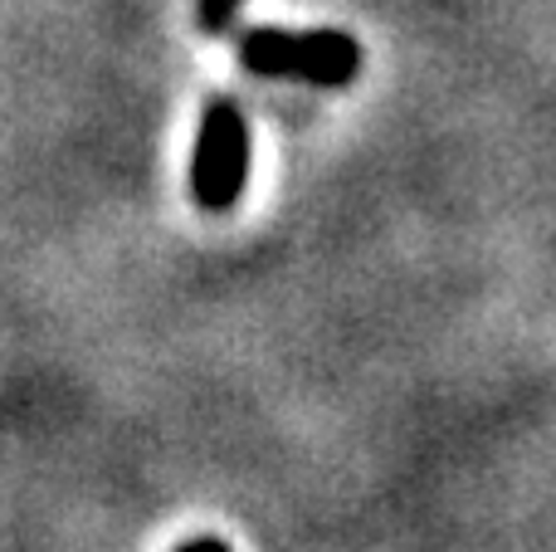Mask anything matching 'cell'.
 Returning <instances> with one entry per match:
<instances>
[{
    "instance_id": "cell-1",
    "label": "cell",
    "mask_w": 556,
    "mask_h": 552,
    "mask_svg": "<svg viewBox=\"0 0 556 552\" xmlns=\"http://www.w3.org/2000/svg\"><path fill=\"white\" fill-rule=\"evenodd\" d=\"M240 68L260 78H298L313 88H342L362 74V45L342 29H274L260 25L240 39Z\"/></svg>"
},
{
    "instance_id": "cell-4",
    "label": "cell",
    "mask_w": 556,
    "mask_h": 552,
    "mask_svg": "<svg viewBox=\"0 0 556 552\" xmlns=\"http://www.w3.org/2000/svg\"><path fill=\"white\" fill-rule=\"evenodd\" d=\"M176 552H230V548L215 543V538H195V543H186V548H176Z\"/></svg>"
},
{
    "instance_id": "cell-2",
    "label": "cell",
    "mask_w": 556,
    "mask_h": 552,
    "mask_svg": "<svg viewBox=\"0 0 556 552\" xmlns=\"http://www.w3.org/2000/svg\"><path fill=\"white\" fill-rule=\"evenodd\" d=\"M244 181H250V117L235 98H215L195 133L191 196L201 211H235Z\"/></svg>"
},
{
    "instance_id": "cell-3",
    "label": "cell",
    "mask_w": 556,
    "mask_h": 552,
    "mask_svg": "<svg viewBox=\"0 0 556 552\" xmlns=\"http://www.w3.org/2000/svg\"><path fill=\"white\" fill-rule=\"evenodd\" d=\"M244 0H195V25L205 29V35H225L230 29V20L240 15Z\"/></svg>"
}]
</instances>
